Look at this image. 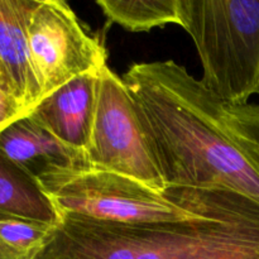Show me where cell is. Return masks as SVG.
I'll use <instances>...</instances> for the list:
<instances>
[{
  "mask_svg": "<svg viewBox=\"0 0 259 259\" xmlns=\"http://www.w3.org/2000/svg\"><path fill=\"white\" fill-rule=\"evenodd\" d=\"M28 39L40 101L77 76L108 66L103 42L86 32L62 0H39L30 18Z\"/></svg>",
  "mask_w": 259,
  "mask_h": 259,
  "instance_id": "cell-6",
  "label": "cell"
},
{
  "mask_svg": "<svg viewBox=\"0 0 259 259\" xmlns=\"http://www.w3.org/2000/svg\"><path fill=\"white\" fill-rule=\"evenodd\" d=\"M179 17L207 90L227 106L259 96V0H179Z\"/></svg>",
  "mask_w": 259,
  "mask_h": 259,
  "instance_id": "cell-4",
  "label": "cell"
},
{
  "mask_svg": "<svg viewBox=\"0 0 259 259\" xmlns=\"http://www.w3.org/2000/svg\"><path fill=\"white\" fill-rule=\"evenodd\" d=\"M39 0H0V68L25 115L40 101L28 27Z\"/></svg>",
  "mask_w": 259,
  "mask_h": 259,
  "instance_id": "cell-8",
  "label": "cell"
},
{
  "mask_svg": "<svg viewBox=\"0 0 259 259\" xmlns=\"http://www.w3.org/2000/svg\"><path fill=\"white\" fill-rule=\"evenodd\" d=\"M24 115V110L15 99L14 94L0 68V132L10 123Z\"/></svg>",
  "mask_w": 259,
  "mask_h": 259,
  "instance_id": "cell-14",
  "label": "cell"
},
{
  "mask_svg": "<svg viewBox=\"0 0 259 259\" xmlns=\"http://www.w3.org/2000/svg\"><path fill=\"white\" fill-rule=\"evenodd\" d=\"M0 219H23L56 227L61 214L33 172L0 152Z\"/></svg>",
  "mask_w": 259,
  "mask_h": 259,
  "instance_id": "cell-10",
  "label": "cell"
},
{
  "mask_svg": "<svg viewBox=\"0 0 259 259\" xmlns=\"http://www.w3.org/2000/svg\"><path fill=\"white\" fill-rule=\"evenodd\" d=\"M89 168L120 175L154 189L166 187L149 148L133 98L123 78L105 66L99 73Z\"/></svg>",
  "mask_w": 259,
  "mask_h": 259,
  "instance_id": "cell-5",
  "label": "cell"
},
{
  "mask_svg": "<svg viewBox=\"0 0 259 259\" xmlns=\"http://www.w3.org/2000/svg\"><path fill=\"white\" fill-rule=\"evenodd\" d=\"M225 123L259 172V104L225 105Z\"/></svg>",
  "mask_w": 259,
  "mask_h": 259,
  "instance_id": "cell-13",
  "label": "cell"
},
{
  "mask_svg": "<svg viewBox=\"0 0 259 259\" xmlns=\"http://www.w3.org/2000/svg\"><path fill=\"white\" fill-rule=\"evenodd\" d=\"M33 259H259V214L143 225L61 214Z\"/></svg>",
  "mask_w": 259,
  "mask_h": 259,
  "instance_id": "cell-2",
  "label": "cell"
},
{
  "mask_svg": "<svg viewBox=\"0 0 259 259\" xmlns=\"http://www.w3.org/2000/svg\"><path fill=\"white\" fill-rule=\"evenodd\" d=\"M100 71L77 76L61 86L28 115L65 146L85 153L93 129Z\"/></svg>",
  "mask_w": 259,
  "mask_h": 259,
  "instance_id": "cell-7",
  "label": "cell"
},
{
  "mask_svg": "<svg viewBox=\"0 0 259 259\" xmlns=\"http://www.w3.org/2000/svg\"><path fill=\"white\" fill-rule=\"evenodd\" d=\"M40 185L60 214L123 224L238 220L259 214V202L238 192L166 186L93 168L46 167Z\"/></svg>",
  "mask_w": 259,
  "mask_h": 259,
  "instance_id": "cell-3",
  "label": "cell"
},
{
  "mask_svg": "<svg viewBox=\"0 0 259 259\" xmlns=\"http://www.w3.org/2000/svg\"><path fill=\"white\" fill-rule=\"evenodd\" d=\"M166 186L238 192L259 202V172L225 123V104L174 60L123 76Z\"/></svg>",
  "mask_w": 259,
  "mask_h": 259,
  "instance_id": "cell-1",
  "label": "cell"
},
{
  "mask_svg": "<svg viewBox=\"0 0 259 259\" xmlns=\"http://www.w3.org/2000/svg\"><path fill=\"white\" fill-rule=\"evenodd\" d=\"M53 227L23 219H0V259H33Z\"/></svg>",
  "mask_w": 259,
  "mask_h": 259,
  "instance_id": "cell-12",
  "label": "cell"
},
{
  "mask_svg": "<svg viewBox=\"0 0 259 259\" xmlns=\"http://www.w3.org/2000/svg\"><path fill=\"white\" fill-rule=\"evenodd\" d=\"M109 23L129 32L179 24V0H98Z\"/></svg>",
  "mask_w": 259,
  "mask_h": 259,
  "instance_id": "cell-11",
  "label": "cell"
},
{
  "mask_svg": "<svg viewBox=\"0 0 259 259\" xmlns=\"http://www.w3.org/2000/svg\"><path fill=\"white\" fill-rule=\"evenodd\" d=\"M0 152L35 176L50 166L89 168L85 154L65 146L29 115L0 132Z\"/></svg>",
  "mask_w": 259,
  "mask_h": 259,
  "instance_id": "cell-9",
  "label": "cell"
}]
</instances>
